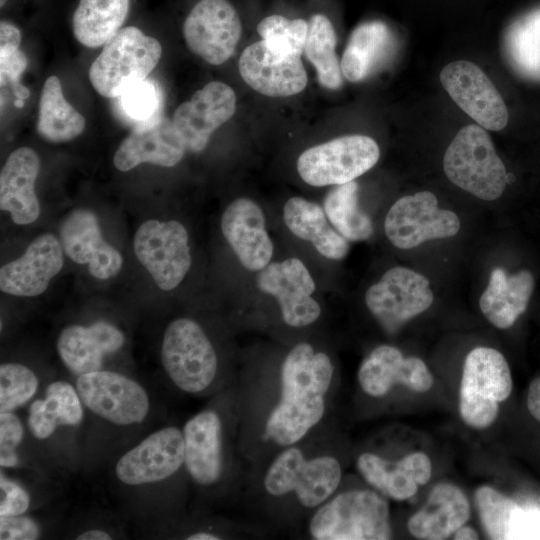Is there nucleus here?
<instances>
[{
    "mask_svg": "<svg viewBox=\"0 0 540 540\" xmlns=\"http://www.w3.org/2000/svg\"><path fill=\"white\" fill-rule=\"evenodd\" d=\"M330 356L300 342L284 356L273 382H262L259 400L244 401V455L266 460L297 444L324 424L334 387Z\"/></svg>",
    "mask_w": 540,
    "mask_h": 540,
    "instance_id": "f257e3e1",
    "label": "nucleus"
},
{
    "mask_svg": "<svg viewBox=\"0 0 540 540\" xmlns=\"http://www.w3.org/2000/svg\"><path fill=\"white\" fill-rule=\"evenodd\" d=\"M311 436L267 458L260 479L267 503L301 517H309L328 500L343 476L340 459L328 451L325 441Z\"/></svg>",
    "mask_w": 540,
    "mask_h": 540,
    "instance_id": "f03ea898",
    "label": "nucleus"
},
{
    "mask_svg": "<svg viewBox=\"0 0 540 540\" xmlns=\"http://www.w3.org/2000/svg\"><path fill=\"white\" fill-rule=\"evenodd\" d=\"M314 540H387L392 537L386 497L373 489H339L310 514Z\"/></svg>",
    "mask_w": 540,
    "mask_h": 540,
    "instance_id": "7ed1b4c3",
    "label": "nucleus"
},
{
    "mask_svg": "<svg viewBox=\"0 0 540 540\" xmlns=\"http://www.w3.org/2000/svg\"><path fill=\"white\" fill-rule=\"evenodd\" d=\"M165 373L180 391L205 395L220 384L216 350L203 328L190 318L168 324L161 344Z\"/></svg>",
    "mask_w": 540,
    "mask_h": 540,
    "instance_id": "20e7f679",
    "label": "nucleus"
},
{
    "mask_svg": "<svg viewBox=\"0 0 540 540\" xmlns=\"http://www.w3.org/2000/svg\"><path fill=\"white\" fill-rule=\"evenodd\" d=\"M162 55L160 42L135 25L122 27L103 46L91 64L93 88L107 98L120 97L147 78Z\"/></svg>",
    "mask_w": 540,
    "mask_h": 540,
    "instance_id": "39448f33",
    "label": "nucleus"
},
{
    "mask_svg": "<svg viewBox=\"0 0 540 540\" xmlns=\"http://www.w3.org/2000/svg\"><path fill=\"white\" fill-rule=\"evenodd\" d=\"M443 168L452 183L482 200L499 198L507 184L505 165L480 125L470 124L456 134L445 152Z\"/></svg>",
    "mask_w": 540,
    "mask_h": 540,
    "instance_id": "423d86ee",
    "label": "nucleus"
},
{
    "mask_svg": "<svg viewBox=\"0 0 540 540\" xmlns=\"http://www.w3.org/2000/svg\"><path fill=\"white\" fill-rule=\"evenodd\" d=\"M512 391V377L505 357L496 349L477 347L465 358L459 412L468 426L484 429L492 425L499 403Z\"/></svg>",
    "mask_w": 540,
    "mask_h": 540,
    "instance_id": "0eeeda50",
    "label": "nucleus"
},
{
    "mask_svg": "<svg viewBox=\"0 0 540 540\" xmlns=\"http://www.w3.org/2000/svg\"><path fill=\"white\" fill-rule=\"evenodd\" d=\"M376 141L364 135H347L305 150L297 160V171L304 182L322 187L353 181L378 161Z\"/></svg>",
    "mask_w": 540,
    "mask_h": 540,
    "instance_id": "6e6552de",
    "label": "nucleus"
},
{
    "mask_svg": "<svg viewBox=\"0 0 540 540\" xmlns=\"http://www.w3.org/2000/svg\"><path fill=\"white\" fill-rule=\"evenodd\" d=\"M189 237L176 220L155 219L140 225L134 236V252L157 286L169 291L184 279L191 266Z\"/></svg>",
    "mask_w": 540,
    "mask_h": 540,
    "instance_id": "1a4fd4ad",
    "label": "nucleus"
},
{
    "mask_svg": "<svg viewBox=\"0 0 540 540\" xmlns=\"http://www.w3.org/2000/svg\"><path fill=\"white\" fill-rule=\"evenodd\" d=\"M75 387L83 405L110 423L128 426L143 422L148 415L147 391L121 373L100 369L82 374Z\"/></svg>",
    "mask_w": 540,
    "mask_h": 540,
    "instance_id": "9d476101",
    "label": "nucleus"
},
{
    "mask_svg": "<svg viewBox=\"0 0 540 540\" xmlns=\"http://www.w3.org/2000/svg\"><path fill=\"white\" fill-rule=\"evenodd\" d=\"M432 302L433 293L428 279L401 266L386 271L365 294L366 306L388 333L397 332L428 309Z\"/></svg>",
    "mask_w": 540,
    "mask_h": 540,
    "instance_id": "9b49d317",
    "label": "nucleus"
},
{
    "mask_svg": "<svg viewBox=\"0 0 540 540\" xmlns=\"http://www.w3.org/2000/svg\"><path fill=\"white\" fill-rule=\"evenodd\" d=\"M184 468L201 488L220 484L229 469V443L225 421L215 408H206L190 417L182 428Z\"/></svg>",
    "mask_w": 540,
    "mask_h": 540,
    "instance_id": "f8f14e48",
    "label": "nucleus"
},
{
    "mask_svg": "<svg viewBox=\"0 0 540 540\" xmlns=\"http://www.w3.org/2000/svg\"><path fill=\"white\" fill-rule=\"evenodd\" d=\"M182 31L194 54L220 65L234 53L242 23L230 0H196L185 16Z\"/></svg>",
    "mask_w": 540,
    "mask_h": 540,
    "instance_id": "ddd939ff",
    "label": "nucleus"
},
{
    "mask_svg": "<svg viewBox=\"0 0 540 540\" xmlns=\"http://www.w3.org/2000/svg\"><path fill=\"white\" fill-rule=\"evenodd\" d=\"M384 229L389 241L400 249L454 236L460 229L458 216L438 207L436 196L421 191L398 199L389 209Z\"/></svg>",
    "mask_w": 540,
    "mask_h": 540,
    "instance_id": "4468645a",
    "label": "nucleus"
},
{
    "mask_svg": "<svg viewBox=\"0 0 540 540\" xmlns=\"http://www.w3.org/2000/svg\"><path fill=\"white\" fill-rule=\"evenodd\" d=\"M184 467V437L176 426L149 434L116 462L115 474L128 486L166 480Z\"/></svg>",
    "mask_w": 540,
    "mask_h": 540,
    "instance_id": "2eb2a0df",
    "label": "nucleus"
},
{
    "mask_svg": "<svg viewBox=\"0 0 540 540\" xmlns=\"http://www.w3.org/2000/svg\"><path fill=\"white\" fill-rule=\"evenodd\" d=\"M256 283L262 292L277 300L282 320L288 326L307 327L320 317L321 307L311 296L315 282L300 259L269 263L258 271Z\"/></svg>",
    "mask_w": 540,
    "mask_h": 540,
    "instance_id": "dca6fc26",
    "label": "nucleus"
},
{
    "mask_svg": "<svg viewBox=\"0 0 540 540\" xmlns=\"http://www.w3.org/2000/svg\"><path fill=\"white\" fill-rule=\"evenodd\" d=\"M439 78L452 100L481 127L499 131L507 125L506 105L477 65L465 60L451 62L441 70Z\"/></svg>",
    "mask_w": 540,
    "mask_h": 540,
    "instance_id": "f3484780",
    "label": "nucleus"
},
{
    "mask_svg": "<svg viewBox=\"0 0 540 540\" xmlns=\"http://www.w3.org/2000/svg\"><path fill=\"white\" fill-rule=\"evenodd\" d=\"M235 109L234 90L223 82L213 81L182 103L172 121L186 149L199 153L207 147L214 131L233 116Z\"/></svg>",
    "mask_w": 540,
    "mask_h": 540,
    "instance_id": "a211bd4d",
    "label": "nucleus"
},
{
    "mask_svg": "<svg viewBox=\"0 0 540 540\" xmlns=\"http://www.w3.org/2000/svg\"><path fill=\"white\" fill-rule=\"evenodd\" d=\"M357 380L362 391L373 398L386 396L397 385L415 392H426L433 385V376L422 359L404 357L391 345H380L364 358Z\"/></svg>",
    "mask_w": 540,
    "mask_h": 540,
    "instance_id": "6ab92c4d",
    "label": "nucleus"
},
{
    "mask_svg": "<svg viewBox=\"0 0 540 540\" xmlns=\"http://www.w3.org/2000/svg\"><path fill=\"white\" fill-rule=\"evenodd\" d=\"M239 73L252 89L270 97L295 95L307 85V73L300 56L276 54L263 40L243 51Z\"/></svg>",
    "mask_w": 540,
    "mask_h": 540,
    "instance_id": "aec40b11",
    "label": "nucleus"
},
{
    "mask_svg": "<svg viewBox=\"0 0 540 540\" xmlns=\"http://www.w3.org/2000/svg\"><path fill=\"white\" fill-rule=\"evenodd\" d=\"M65 254L78 264H87L92 276L109 279L119 273L123 259L102 237L96 215L87 209L71 212L59 230Z\"/></svg>",
    "mask_w": 540,
    "mask_h": 540,
    "instance_id": "412c9836",
    "label": "nucleus"
},
{
    "mask_svg": "<svg viewBox=\"0 0 540 540\" xmlns=\"http://www.w3.org/2000/svg\"><path fill=\"white\" fill-rule=\"evenodd\" d=\"M186 150L173 121L157 117L134 127L116 150L113 163L123 172L142 163L173 167L182 160Z\"/></svg>",
    "mask_w": 540,
    "mask_h": 540,
    "instance_id": "4be33fe9",
    "label": "nucleus"
},
{
    "mask_svg": "<svg viewBox=\"0 0 540 540\" xmlns=\"http://www.w3.org/2000/svg\"><path fill=\"white\" fill-rule=\"evenodd\" d=\"M61 242L51 233L36 237L17 259L0 269L1 291L22 297L42 294L63 266Z\"/></svg>",
    "mask_w": 540,
    "mask_h": 540,
    "instance_id": "5701e85b",
    "label": "nucleus"
},
{
    "mask_svg": "<svg viewBox=\"0 0 540 540\" xmlns=\"http://www.w3.org/2000/svg\"><path fill=\"white\" fill-rule=\"evenodd\" d=\"M222 233L244 268L260 271L273 255L260 206L248 198L232 201L221 217Z\"/></svg>",
    "mask_w": 540,
    "mask_h": 540,
    "instance_id": "b1692460",
    "label": "nucleus"
},
{
    "mask_svg": "<svg viewBox=\"0 0 540 540\" xmlns=\"http://www.w3.org/2000/svg\"><path fill=\"white\" fill-rule=\"evenodd\" d=\"M356 468L372 488L396 501L413 497L432 474L431 461L423 452H412L397 461L363 452L356 459Z\"/></svg>",
    "mask_w": 540,
    "mask_h": 540,
    "instance_id": "393cba45",
    "label": "nucleus"
},
{
    "mask_svg": "<svg viewBox=\"0 0 540 540\" xmlns=\"http://www.w3.org/2000/svg\"><path fill=\"white\" fill-rule=\"evenodd\" d=\"M124 341L123 333L106 321L70 325L60 332L57 351L68 370L80 376L100 370L104 357L117 352Z\"/></svg>",
    "mask_w": 540,
    "mask_h": 540,
    "instance_id": "a878e982",
    "label": "nucleus"
},
{
    "mask_svg": "<svg viewBox=\"0 0 540 540\" xmlns=\"http://www.w3.org/2000/svg\"><path fill=\"white\" fill-rule=\"evenodd\" d=\"M40 170L37 153L29 147L14 150L0 173V208L18 225L34 222L40 213L35 182Z\"/></svg>",
    "mask_w": 540,
    "mask_h": 540,
    "instance_id": "bb28decb",
    "label": "nucleus"
},
{
    "mask_svg": "<svg viewBox=\"0 0 540 540\" xmlns=\"http://www.w3.org/2000/svg\"><path fill=\"white\" fill-rule=\"evenodd\" d=\"M470 517V504L464 492L451 483H439L429 493L424 506L407 522L409 533L417 539L449 538Z\"/></svg>",
    "mask_w": 540,
    "mask_h": 540,
    "instance_id": "cd10ccee",
    "label": "nucleus"
},
{
    "mask_svg": "<svg viewBox=\"0 0 540 540\" xmlns=\"http://www.w3.org/2000/svg\"><path fill=\"white\" fill-rule=\"evenodd\" d=\"M533 288L534 278L529 271L508 275L503 268H494L480 297V309L495 327L510 328L525 312Z\"/></svg>",
    "mask_w": 540,
    "mask_h": 540,
    "instance_id": "c85d7f7f",
    "label": "nucleus"
},
{
    "mask_svg": "<svg viewBox=\"0 0 540 540\" xmlns=\"http://www.w3.org/2000/svg\"><path fill=\"white\" fill-rule=\"evenodd\" d=\"M283 220L295 236L311 242L322 256L341 260L347 255L348 240L329 224L320 205L301 197H292L284 205Z\"/></svg>",
    "mask_w": 540,
    "mask_h": 540,
    "instance_id": "c756f323",
    "label": "nucleus"
},
{
    "mask_svg": "<svg viewBox=\"0 0 540 540\" xmlns=\"http://www.w3.org/2000/svg\"><path fill=\"white\" fill-rule=\"evenodd\" d=\"M83 402L69 382H51L45 397L34 400L28 409L27 426L39 440L49 438L59 426L75 427L83 420Z\"/></svg>",
    "mask_w": 540,
    "mask_h": 540,
    "instance_id": "7c9ffc66",
    "label": "nucleus"
},
{
    "mask_svg": "<svg viewBox=\"0 0 540 540\" xmlns=\"http://www.w3.org/2000/svg\"><path fill=\"white\" fill-rule=\"evenodd\" d=\"M133 0H79L72 17L76 40L89 48L104 45L126 22Z\"/></svg>",
    "mask_w": 540,
    "mask_h": 540,
    "instance_id": "2f4dec72",
    "label": "nucleus"
},
{
    "mask_svg": "<svg viewBox=\"0 0 540 540\" xmlns=\"http://www.w3.org/2000/svg\"><path fill=\"white\" fill-rule=\"evenodd\" d=\"M85 125L84 116L66 101L60 80L47 78L39 101L38 133L49 142L63 143L78 137Z\"/></svg>",
    "mask_w": 540,
    "mask_h": 540,
    "instance_id": "473e14b6",
    "label": "nucleus"
},
{
    "mask_svg": "<svg viewBox=\"0 0 540 540\" xmlns=\"http://www.w3.org/2000/svg\"><path fill=\"white\" fill-rule=\"evenodd\" d=\"M390 43L391 33L384 22L372 20L358 25L351 33L341 59L343 76L351 82L366 78Z\"/></svg>",
    "mask_w": 540,
    "mask_h": 540,
    "instance_id": "72a5a7b5",
    "label": "nucleus"
},
{
    "mask_svg": "<svg viewBox=\"0 0 540 540\" xmlns=\"http://www.w3.org/2000/svg\"><path fill=\"white\" fill-rule=\"evenodd\" d=\"M475 505L490 539H525L528 511L490 486L475 491Z\"/></svg>",
    "mask_w": 540,
    "mask_h": 540,
    "instance_id": "f704fd0d",
    "label": "nucleus"
},
{
    "mask_svg": "<svg viewBox=\"0 0 540 540\" xmlns=\"http://www.w3.org/2000/svg\"><path fill=\"white\" fill-rule=\"evenodd\" d=\"M336 43L331 20L323 13L313 14L308 21L304 53L315 67L320 84L332 90L343 84L341 64L335 53Z\"/></svg>",
    "mask_w": 540,
    "mask_h": 540,
    "instance_id": "c9c22d12",
    "label": "nucleus"
},
{
    "mask_svg": "<svg viewBox=\"0 0 540 540\" xmlns=\"http://www.w3.org/2000/svg\"><path fill=\"white\" fill-rule=\"evenodd\" d=\"M331 225L348 241H362L373 233L370 217L358 205V184L353 180L335 185L324 199Z\"/></svg>",
    "mask_w": 540,
    "mask_h": 540,
    "instance_id": "e433bc0d",
    "label": "nucleus"
},
{
    "mask_svg": "<svg viewBox=\"0 0 540 540\" xmlns=\"http://www.w3.org/2000/svg\"><path fill=\"white\" fill-rule=\"evenodd\" d=\"M508 47L518 70L540 79V10L516 23L510 33Z\"/></svg>",
    "mask_w": 540,
    "mask_h": 540,
    "instance_id": "4c0bfd02",
    "label": "nucleus"
},
{
    "mask_svg": "<svg viewBox=\"0 0 540 540\" xmlns=\"http://www.w3.org/2000/svg\"><path fill=\"white\" fill-rule=\"evenodd\" d=\"M257 31L272 52L301 56L308 32V21L273 14L258 23Z\"/></svg>",
    "mask_w": 540,
    "mask_h": 540,
    "instance_id": "58836bf2",
    "label": "nucleus"
},
{
    "mask_svg": "<svg viewBox=\"0 0 540 540\" xmlns=\"http://www.w3.org/2000/svg\"><path fill=\"white\" fill-rule=\"evenodd\" d=\"M39 387L37 375L20 363L0 366V413L12 412L30 401Z\"/></svg>",
    "mask_w": 540,
    "mask_h": 540,
    "instance_id": "ea45409f",
    "label": "nucleus"
},
{
    "mask_svg": "<svg viewBox=\"0 0 540 540\" xmlns=\"http://www.w3.org/2000/svg\"><path fill=\"white\" fill-rule=\"evenodd\" d=\"M124 113L140 123L155 118L159 105V93L156 85L143 80L129 87L121 96Z\"/></svg>",
    "mask_w": 540,
    "mask_h": 540,
    "instance_id": "a19ab883",
    "label": "nucleus"
},
{
    "mask_svg": "<svg viewBox=\"0 0 540 540\" xmlns=\"http://www.w3.org/2000/svg\"><path fill=\"white\" fill-rule=\"evenodd\" d=\"M24 436L23 425L17 415L12 412L0 413V465L12 468L19 464L16 452Z\"/></svg>",
    "mask_w": 540,
    "mask_h": 540,
    "instance_id": "79ce46f5",
    "label": "nucleus"
},
{
    "mask_svg": "<svg viewBox=\"0 0 540 540\" xmlns=\"http://www.w3.org/2000/svg\"><path fill=\"white\" fill-rule=\"evenodd\" d=\"M0 489V516H18L29 509V493L20 484L7 478L3 472L0 477Z\"/></svg>",
    "mask_w": 540,
    "mask_h": 540,
    "instance_id": "37998d69",
    "label": "nucleus"
},
{
    "mask_svg": "<svg viewBox=\"0 0 540 540\" xmlns=\"http://www.w3.org/2000/svg\"><path fill=\"white\" fill-rule=\"evenodd\" d=\"M40 536L37 522L22 515L0 516L1 540H35Z\"/></svg>",
    "mask_w": 540,
    "mask_h": 540,
    "instance_id": "c03bdc74",
    "label": "nucleus"
},
{
    "mask_svg": "<svg viewBox=\"0 0 540 540\" xmlns=\"http://www.w3.org/2000/svg\"><path fill=\"white\" fill-rule=\"evenodd\" d=\"M27 58L21 50L12 55L0 58V79L3 87L8 82H18L21 74L27 67Z\"/></svg>",
    "mask_w": 540,
    "mask_h": 540,
    "instance_id": "a18cd8bd",
    "label": "nucleus"
},
{
    "mask_svg": "<svg viewBox=\"0 0 540 540\" xmlns=\"http://www.w3.org/2000/svg\"><path fill=\"white\" fill-rule=\"evenodd\" d=\"M21 40L20 28L11 20L2 19L0 22V58L20 50Z\"/></svg>",
    "mask_w": 540,
    "mask_h": 540,
    "instance_id": "49530a36",
    "label": "nucleus"
},
{
    "mask_svg": "<svg viewBox=\"0 0 540 540\" xmlns=\"http://www.w3.org/2000/svg\"><path fill=\"white\" fill-rule=\"evenodd\" d=\"M527 408L530 414L540 422V376L535 378L529 386Z\"/></svg>",
    "mask_w": 540,
    "mask_h": 540,
    "instance_id": "de8ad7c7",
    "label": "nucleus"
},
{
    "mask_svg": "<svg viewBox=\"0 0 540 540\" xmlns=\"http://www.w3.org/2000/svg\"><path fill=\"white\" fill-rule=\"evenodd\" d=\"M77 540H110V534L102 529H89L80 533Z\"/></svg>",
    "mask_w": 540,
    "mask_h": 540,
    "instance_id": "09e8293b",
    "label": "nucleus"
},
{
    "mask_svg": "<svg viewBox=\"0 0 540 540\" xmlns=\"http://www.w3.org/2000/svg\"><path fill=\"white\" fill-rule=\"evenodd\" d=\"M478 538V533L472 527L464 525L453 534V539L456 540H477Z\"/></svg>",
    "mask_w": 540,
    "mask_h": 540,
    "instance_id": "8fccbe9b",
    "label": "nucleus"
},
{
    "mask_svg": "<svg viewBox=\"0 0 540 540\" xmlns=\"http://www.w3.org/2000/svg\"><path fill=\"white\" fill-rule=\"evenodd\" d=\"M223 537L220 534L208 531L199 530L186 535L185 539L188 540H219Z\"/></svg>",
    "mask_w": 540,
    "mask_h": 540,
    "instance_id": "3c124183",
    "label": "nucleus"
}]
</instances>
